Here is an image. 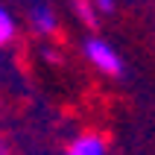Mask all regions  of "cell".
Here are the masks:
<instances>
[{"label":"cell","mask_w":155,"mask_h":155,"mask_svg":"<svg viewBox=\"0 0 155 155\" xmlns=\"http://www.w3.org/2000/svg\"><path fill=\"white\" fill-rule=\"evenodd\" d=\"M79 50H82V59H85L100 76H108V79H114V82H120V79L126 76V61H123L120 50H117L108 38L91 32V35L82 38Z\"/></svg>","instance_id":"cell-1"},{"label":"cell","mask_w":155,"mask_h":155,"mask_svg":"<svg viewBox=\"0 0 155 155\" xmlns=\"http://www.w3.org/2000/svg\"><path fill=\"white\" fill-rule=\"evenodd\" d=\"M24 18H26L29 32L35 38H41V41H53L61 29V18H59V9H56L53 0H26Z\"/></svg>","instance_id":"cell-2"},{"label":"cell","mask_w":155,"mask_h":155,"mask_svg":"<svg viewBox=\"0 0 155 155\" xmlns=\"http://www.w3.org/2000/svg\"><path fill=\"white\" fill-rule=\"evenodd\" d=\"M61 155H111V149L100 132H79L68 140Z\"/></svg>","instance_id":"cell-3"},{"label":"cell","mask_w":155,"mask_h":155,"mask_svg":"<svg viewBox=\"0 0 155 155\" xmlns=\"http://www.w3.org/2000/svg\"><path fill=\"white\" fill-rule=\"evenodd\" d=\"M70 12H73V18H76L85 29H91V32L97 29V24H100V12H97L94 0H70Z\"/></svg>","instance_id":"cell-4"},{"label":"cell","mask_w":155,"mask_h":155,"mask_svg":"<svg viewBox=\"0 0 155 155\" xmlns=\"http://www.w3.org/2000/svg\"><path fill=\"white\" fill-rule=\"evenodd\" d=\"M18 41V18L12 15V9L0 3V50H6Z\"/></svg>","instance_id":"cell-5"},{"label":"cell","mask_w":155,"mask_h":155,"mask_svg":"<svg viewBox=\"0 0 155 155\" xmlns=\"http://www.w3.org/2000/svg\"><path fill=\"white\" fill-rule=\"evenodd\" d=\"M38 56H41L44 64H61V61H64V56H61V50L56 47V44H41Z\"/></svg>","instance_id":"cell-6"},{"label":"cell","mask_w":155,"mask_h":155,"mask_svg":"<svg viewBox=\"0 0 155 155\" xmlns=\"http://www.w3.org/2000/svg\"><path fill=\"white\" fill-rule=\"evenodd\" d=\"M94 6L100 15H111L114 9H117V0H94Z\"/></svg>","instance_id":"cell-7"},{"label":"cell","mask_w":155,"mask_h":155,"mask_svg":"<svg viewBox=\"0 0 155 155\" xmlns=\"http://www.w3.org/2000/svg\"><path fill=\"white\" fill-rule=\"evenodd\" d=\"M0 155H12V149H9V143H6L3 135H0Z\"/></svg>","instance_id":"cell-8"}]
</instances>
